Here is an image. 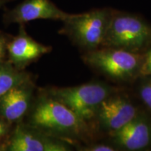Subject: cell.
<instances>
[{
  "instance_id": "obj_1",
  "label": "cell",
  "mask_w": 151,
  "mask_h": 151,
  "mask_svg": "<svg viewBox=\"0 0 151 151\" xmlns=\"http://www.w3.org/2000/svg\"><path fill=\"white\" fill-rule=\"evenodd\" d=\"M29 120L30 126L57 138L79 137L86 129V122L49 95L37 100Z\"/></svg>"
},
{
  "instance_id": "obj_2",
  "label": "cell",
  "mask_w": 151,
  "mask_h": 151,
  "mask_svg": "<svg viewBox=\"0 0 151 151\" xmlns=\"http://www.w3.org/2000/svg\"><path fill=\"white\" fill-rule=\"evenodd\" d=\"M151 45V25L137 15L112 10L100 48L141 53Z\"/></svg>"
},
{
  "instance_id": "obj_3",
  "label": "cell",
  "mask_w": 151,
  "mask_h": 151,
  "mask_svg": "<svg viewBox=\"0 0 151 151\" xmlns=\"http://www.w3.org/2000/svg\"><path fill=\"white\" fill-rule=\"evenodd\" d=\"M144 55L122 49L99 48L86 52L83 60L105 76L119 81H128L141 75Z\"/></svg>"
},
{
  "instance_id": "obj_4",
  "label": "cell",
  "mask_w": 151,
  "mask_h": 151,
  "mask_svg": "<svg viewBox=\"0 0 151 151\" xmlns=\"http://www.w3.org/2000/svg\"><path fill=\"white\" fill-rule=\"evenodd\" d=\"M112 9H99L79 14H71L64 22L65 34L86 52L101 47L110 20Z\"/></svg>"
},
{
  "instance_id": "obj_5",
  "label": "cell",
  "mask_w": 151,
  "mask_h": 151,
  "mask_svg": "<svg viewBox=\"0 0 151 151\" xmlns=\"http://www.w3.org/2000/svg\"><path fill=\"white\" fill-rule=\"evenodd\" d=\"M113 92L109 85L92 82L69 88H52L48 94L87 122L96 117L100 104Z\"/></svg>"
},
{
  "instance_id": "obj_6",
  "label": "cell",
  "mask_w": 151,
  "mask_h": 151,
  "mask_svg": "<svg viewBox=\"0 0 151 151\" xmlns=\"http://www.w3.org/2000/svg\"><path fill=\"white\" fill-rule=\"evenodd\" d=\"M9 151H68L71 147L59 138L46 134L29 125L20 124L6 143Z\"/></svg>"
},
{
  "instance_id": "obj_7",
  "label": "cell",
  "mask_w": 151,
  "mask_h": 151,
  "mask_svg": "<svg viewBox=\"0 0 151 151\" xmlns=\"http://www.w3.org/2000/svg\"><path fill=\"white\" fill-rule=\"evenodd\" d=\"M70 16L50 0H24L14 9L6 13L4 20L6 24H23L39 19L65 21Z\"/></svg>"
},
{
  "instance_id": "obj_8",
  "label": "cell",
  "mask_w": 151,
  "mask_h": 151,
  "mask_svg": "<svg viewBox=\"0 0 151 151\" xmlns=\"http://www.w3.org/2000/svg\"><path fill=\"white\" fill-rule=\"evenodd\" d=\"M137 115V109L127 98L111 94L100 104L96 117L101 127L111 132L122 127Z\"/></svg>"
},
{
  "instance_id": "obj_9",
  "label": "cell",
  "mask_w": 151,
  "mask_h": 151,
  "mask_svg": "<svg viewBox=\"0 0 151 151\" xmlns=\"http://www.w3.org/2000/svg\"><path fill=\"white\" fill-rule=\"evenodd\" d=\"M50 50L51 47L41 44L30 37L26 33L23 24H20L19 33L7 44L9 62L22 70Z\"/></svg>"
},
{
  "instance_id": "obj_10",
  "label": "cell",
  "mask_w": 151,
  "mask_h": 151,
  "mask_svg": "<svg viewBox=\"0 0 151 151\" xmlns=\"http://www.w3.org/2000/svg\"><path fill=\"white\" fill-rule=\"evenodd\" d=\"M113 143L127 150H139L151 143V123L148 119L137 115L120 129L109 132Z\"/></svg>"
},
{
  "instance_id": "obj_11",
  "label": "cell",
  "mask_w": 151,
  "mask_h": 151,
  "mask_svg": "<svg viewBox=\"0 0 151 151\" xmlns=\"http://www.w3.org/2000/svg\"><path fill=\"white\" fill-rule=\"evenodd\" d=\"M33 89V84L29 79L14 87L0 97L1 118L11 123L21 120L31 106Z\"/></svg>"
},
{
  "instance_id": "obj_12",
  "label": "cell",
  "mask_w": 151,
  "mask_h": 151,
  "mask_svg": "<svg viewBox=\"0 0 151 151\" xmlns=\"http://www.w3.org/2000/svg\"><path fill=\"white\" fill-rule=\"evenodd\" d=\"M27 73L14 67L10 62H0V97L18 85L29 80Z\"/></svg>"
},
{
  "instance_id": "obj_13",
  "label": "cell",
  "mask_w": 151,
  "mask_h": 151,
  "mask_svg": "<svg viewBox=\"0 0 151 151\" xmlns=\"http://www.w3.org/2000/svg\"><path fill=\"white\" fill-rule=\"evenodd\" d=\"M139 94L143 104L151 111V79L143 83L139 90Z\"/></svg>"
},
{
  "instance_id": "obj_14",
  "label": "cell",
  "mask_w": 151,
  "mask_h": 151,
  "mask_svg": "<svg viewBox=\"0 0 151 151\" xmlns=\"http://www.w3.org/2000/svg\"><path fill=\"white\" fill-rule=\"evenodd\" d=\"M141 75L151 76V49L144 55L141 69Z\"/></svg>"
},
{
  "instance_id": "obj_15",
  "label": "cell",
  "mask_w": 151,
  "mask_h": 151,
  "mask_svg": "<svg viewBox=\"0 0 151 151\" xmlns=\"http://www.w3.org/2000/svg\"><path fill=\"white\" fill-rule=\"evenodd\" d=\"M81 150L85 151H114L116 149L109 145L94 144L90 146L83 147Z\"/></svg>"
},
{
  "instance_id": "obj_16",
  "label": "cell",
  "mask_w": 151,
  "mask_h": 151,
  "mask_svg": "<svg viewBox=\"0 0 151 151\" xmlns=\"http://www.w3.org/2000/svg\"><path fill=\"white\" fill-rule=\"evenodd\" d=\"M8 41L4 35L0 34V62L4 61V58L7 54Z\"/></svg>"
},
{
  "instance_id": "obj_17",
  "label": "cell",
  "mask_w": 151,
  "mask_h": 151,
  "mask_svg": "<svg viewBox=\"0 0 151 151\" xmlns=\"http://www.w3.org/2000/svg\"><path fill=\"white\" fill-rule=\"evenodd\" d=\"M7 132V126L6 123L2 122L0 121V137L3 136L4 134H5Z\"/></svg>"
},
{
  "instance_id": "obj_18",
  "label": "cell",
  "mask_w": 151,
  "mask_h": 151,
  "mask_svg": "<svg viewBox=\"0 0 151 151\" xmlns=\"http://www.w3.org/2000/svg\"><path fill=\"white\" fill-rule=\"evenodd\" d=\"M9 1H10V0H0V8L2 7L6 3H7Z\"/></svg>"
}]
</instances>
